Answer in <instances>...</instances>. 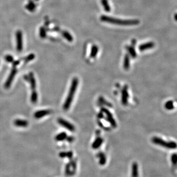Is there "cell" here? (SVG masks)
Masks as SVG:
<instances>
[{"label": "cell", "mask_w": 177, "mask_h": 177, "mask_svg": "<svg viewBox=\"0 0 177 177\" xmlns=\"http://www.w3.org/2000/svg\"><path fill=\"white\" fill-rule=\"evenodd\" d=\"M101 21L113 24H116L122 26H133L138 25L140 21L138 20H121L117 18L107 16L106 15H102L100 17Z\"/></svg>", "instance_id": "1"}, {"label": "cell", "mask_w": 177, "mask_h": 177, "mask_svg": "<svg viewBox=\"0 0 177 177\" xmlns=\"http://www.w3.org/2000/svg\"><path fill=\"white\" fill-rule=\"evenodd\" d=\"M78 85V79L77 77H74L72 80V84L70 87L68 96L66 97V98L63 105V108L64 110H68L70 108V105L73 101L74 96L76 92Z\"/></svg>", "instance_id": "2"}, {"label": "cell", "mask_w": 177, "mask_h": 177, "mask_svg": "<svg viewBox=\"0 0 177 177\" xmlns=\"http://www.w3.org/2000/svg\"><path fill=\"white\" fill-rule=\"evenodd\" d=\"M152 141L154 144L159 145L162 147L169 149H175L177 148V144L174 141L167 142L163 140L162 139L158 137H154L152 138Z\"/></svg>", "instance_id": "3"}, {"label": "cell", "mask_w": 177, "mask_h": 177, "mask_svg": "<svg viewBox=\"0 0 177 177\" xmlns=\"http://www.w3.org/2000/svg\"><path fill=\"white\" fill-rule=\"evenodd\" d=\"M16 40V49L18 52H21L23 50V36L21 30H18L15 34Z\"/></svg>", "instance_id": "4"}, {"label": "cell", "mask_w": 177, "mask_h": 177, "mask_svg": "<svg viewBox=\"0 0 177 177\" xmlns=\"http://www.w3.org/2000/svg\"><path fill=\"white\" fill-rule=\"evenodd\" d=\"M17 72V70L15 67H14L12 70V71L10 74L7 80L6 81L4 84V88H10L12 81L14 80L15 76Z\"/></svg>", "instance_id": "5"}, {"label": "cell", "mask_w": 177, "mask_h": 177, "mask_svg": "<svg viewBox=\"0 0 177 177\" xmlns=\"http://www.w3.org/2000/svg\"><path fill=\"white\" fill-rule=\"evenodd\" d=\"M102 111L103 112V113L105 114L106 116V120H107L111 124L113 128H116L117 126V124L115 120L113 118V117L111 113V112L107 109L103 108L102 109Z\"/></svg>", "instance_id": "6"}, {"label": "cell", "mask_w": 177, "mask_h": 177, "mask_svg": "<svg viewBox=\"0 0 177 177\" xmlns=\"http://www.w3.org/2000/svg\"><path fill=\"white\" fill-rule=\"evenodd\" d=\"M57 122L60 125H61L64 128L68 129L69 131L73 132L75 130V128L74 125L72 124L71 123L69 122L68 121L62 118H59L57 120Z\"/></svg>", "instance_id": "7"}, {"label": "cell", "mask_w": 177, "mask_h": 177, "mask_svg": "<svg viewBox=\"0 0 177 177\" xmlns=\"http://www.w3.org/2000/svg\"><path fill=\"white\" fill-rule=\"evenodd\" d=\"M128 97L129 94L128 92V88L126 85H125L122 92V102L123 105H127L128 103Z\"/></svg>", "instance_id": "8"}, {"label": "cell", "mask_w": 177, "mask_h": 177, "mask_svg": "<svg viewBox=\"0 0 177 177\" xmlns=\"http://www.w3.org/2000/svg\"><path fill=\"white\" fill-rule=\"evenodd\" d=\"M51 113L50 110H42L36 112L34 114V117L37 119L48 115Z\"/></svg>", "instance_id": "9"}, {"label": "cell", "mask_w": 177, "mask_h": 177, "mask_svg": "<svg viewBox=\"0 0 177 177\" xmlns=\"http://www.w3.org/2000/svg\"><path fill=\"white\" fill-rule=\"evenodd\" d=\"M15 126L17 127H21V128H26L28 126V122L26 120L17 119L15 120L14 122Z\"/></svg>", "instance_id": "10"}, {"label": "cell", "mask_w": 177, "mask_h": 177, "mask_svg": "<svg viewBox=\"0 0 177 177\" xmlns=\"http://www.w3.org/2000/svg\"><path fill=\"white\" fill-rule=\"evenodd\" d=\"M155 44L153 42H148L144 44H141L139 46V49L140 51H143L144 50H148L149 49H152L154 47Z\"/></svg>", "instance_id": "11"}, {"label": "cell", "mask_w": 177, "mask_h": 177, "mask_svg": "<svg viewBox=\"0 0 177 177\" xmlns=\"http://www.w3.org/2000/svg\"><path fill=\"white\" fill-rule=\"evenodd\" d=\"M29 83L30 85V88L32 90H36V80L34 76V74L32 72H30L29 74Z\"/></svg>", "instance_id": "12"}, {"label": "cell", "mask_w": 177, "mask_h": 177, "mask_svg": "<svg viewBox=\"0 0 177 177\" xmlns=\"http://www.w3.org/2000/svg\"><path fill=\"white\" fill-rule=\"evenodd\" d=\"M98 50H99V48L98 46H96V45H92L91 48L90 57L92 58H95L98 52Z\"/></svg>", "instance_id": "13"}, {"label": "cell", "mask_w": 177, "mask_h": 177, "mask_svg": "<svg viewBox=\"0 0 177 177\" xmlns=\"http://www.w3.org/2000/svg\"><path fill=\"white\" fill-rule=\"evenodd\" d=\"M102 143H103V139L100 137H98L96 138L95 140V141L93 142L92 144V148L94 149H96L100 147Z\"/></svg>", "instance_id": "14"}, {"label": "cell", "mask_w": 177, "mask_h": 177, "mask_svg": "<svg viewBox=\"0 0 177 177\" xmlns=\"http://www.w3.org/2000/svg\"><path fill=\"white\" fill-rule=\"evenodd\" d=\"M130 67V56L127 54L125 55L124 61V68L126 70H128Z\"/></svg>", "instance_id": "15"}, {"label": "cell", "mask_w": 177, "mask_h": 177, "mask_svg": "<svg viewBox=\"0 0 177 177\" xmlns=\"http://www.w3.org/2000/svg\"><path fill=\"white\" fill-rule=\"evenodd\" d=\"M62 34L63 37H64L68 42H72L74 40V38L66 30H63L62 32Z\"/></svg>", "instance_id": "16"}, {"label": "cell", "mask_w": 177, "mask_h": 177, "mask_svg": "<svg viewBox=\"0 0 177 177\" xmlns=\"http://www.w3.org/2000/svg\"><path fill=\"white\" fill-rule=\"evenodd\" d=\"M132 176H138V165L136 162L133 163L132 165Z\"/></svg>", "instance_id": "17"}, {"label": "cell", "mask_w": 177, "mask_h": 177, "mask_svg": "<svg viewBox=\"0 0 177 177\" xmlns=\"http://www.w3.org/2000/svg\"><path fill=\"white\" fill-rule=\"evenodd\" d=\"M38 99V92L36 90H33L30 96V101L34 104L36 103Z\"/></svg>", "instance_id": "18"}, {"label": "cell", "mask_w": 177, "mask_h": 177, "mask_svg": "<svg viewBox=\"0 0 177 177\" xmlns=\"http://www.w3.org/2000/svg\"><path fill=\"white\" fill-rule=\"evenodd\" d=\"M67 134L65 132H62L57 134L55 137V140L58 141H61L66 139L67 137Z\"/></svg>", "instance_id": "19"}, {"label": "cell", "mask_w": 177, "mask_h": 177, "mask_svg": "<svg viewBox=\"0 0 177 177\" xmlns=\"http://www.w3.org/2000/svg\"><path fill=\"white\" fill-rule=\"evenodd\" d=\"M101 2L103 6L104 10L106 12H109L111 11V7L109 4L108 0H101Z\"/></svg>", "instance_id": "20"}, {"label": "cell", "mask_w": 177, "mask_h": 177, "mask_svg": "<svg viewBox=\"0 0 177 177\" xmlns=\"http://www.w3.org/2000/svg\"><path fill=\"white\" fill-rule=\"evenodd\" d=\"M36 7L35 4L32 0H29L28 4L26 6V8L30 12H33L35 10Z\"/></svg>", "instance_id": "21"}, {"label": "cell", "mask_w": 177, "mask_h": 177, "mask_svg": "<svg viewBox=\"0 0 177 177\" xmlns=\"http://www.w3.org/2000/svg\"><path fill=\"white\" fill-rule=\"evenodd\" d=\"M126 49L128 50V51L129 53L130 54V55H131V56L133 58H135L137 56V54L136 52L135 51V49L134 48L133 46H126Z\"/></svg>", "instance_id": "22"}, {"label": "cell", "mask_w": 177, "mask_h": 177, "mask_svg": "<svg viewBox=\"0 0 177 177\" xmlns=\"http://www.w3.org/2000/svg\"><path fill=\"white\" fill-rule=\"evenodd\" d=\"M98 156L100 158V163L101 165L105 164L106 162V158L103 153L100 152L98 154Z\"/></svg>", "instance_id": "23"}, {"label": "cell", "mask_w": 177, "mask_h": 177, "mask_svg": "<svg viewBox=\"0 0 177 177\" xmlns=\"http://www.w3.org/2000/svg\"><path fill=\"white\" fill-rule=\"evenodd\" d=\"M165 107L166 108V109L169 110H171L173 109L174 108V103L172 101H168L167 102L166 104H165Z\"/></svg>", "instance_id": "24"}, {"label": "cell", "mask_w": 177, "mask_h": 177, "mask_svg": "<svg viewBox=\"0 0 177 177\" xmlns=\"http://www.w3.org/2000/svg\"><path fill=\"white\" fill-rule=\"evenodd\" d=\"M99 102H100V103L104 105H106V106H108V107H112V105L111 103H110V102H108L107 101H106V100L103 98V97H100V98H99Z\"/></svg>", "instance_id": "25"}, {"label": "cell", "mask_w": 177, "mask_h": 177, "mask_svg": "<svg viewBox=\"0 0 177 177\" xmlns=\"http://www.w3.org/2000/svg\"><path fill=\"white\" fill-rule=\"evenodd\" d=\"M40 36L42 38H44L46 36V32L44 27H41L40 29Z\"/></svg>", "instance_id": "26"}, {"label": "cell", "mask_w": 177, "mask_h": 177, "mask_svg": "<svg viewBox=\"0 0 177 177\" xmlns=\"http://www.w3.org/2000/svg\"><path fill=\"white\" fill-rule=\"evenodd\" d=\"M35 58V55L34 54H30L28 56H27L25 59L24 60V62L25 63H27L28 62H29L30 61L33 60Z\"/></svg>", "instance_id": "27"}, {"label": "cell", "mask_w": 177, "mask_h": 177, "mask_svg": "<svg viewBox=\"0 0 177 177\" xmlns=\"http://www.w3.org/2000/svg\"><path fill=\"white\" fill-rule=\"evenodd\" d=\"M171 162L174 165V166H177V154H172L171 156Z\"/></svg>", "instance_id": "28"}, {"label": "cell", "mask_w": 177, "mask_h": 177, "mask_svg": "<svg viewBox=\"0 0 177 177\" xmlns=\"http://www.w3.org/2000/svg\"><path fill=\"white\" fill-rule=\"evenodd\" d=\"M4 59H5V60L8 62L12 63V62L14 61V57L10 55H7L6 56H5Z\"/></svg>", "instance_id": "29"}, {"label": "cell", "mask_w": 177, "mask_h": 177, "mask_svg": "<svg viewBox=\"0 0 177 177\" xmlns=\"http://www.w3.org/2000/svg\"><path fill=\"white\" fill-rule=\"evenodd\" d=\"M70 164H67L66 166V170H65V172L66 174L68 175L70 174Z\"/></svg>", "instance_id": "30"}, {"label": "cell", "mask_w": 177, "mask_h": 177, "mask_svg": "<svg viewBox=\"0 0 177 177\" xmlns=\"http://www.w3.org/2000/svg\"><path fill=\"white\" fill-rule=\"evenodd\" d=\"M66 155H67V152H60L59 154V156L60 158H65L66 157Z\"/></svg>", "instance_id": "31"}, {"label": "cell", "mask_w": 177, "mask_h": 177, "mask_svg": "<svg viewBox=\"0 0 177 177\" xmlns=\"http://www.w3.org/2000/svg\"><path fill=\"white\" fill-rule=\"evenodd\" d=\"M67 152V155H66V157L69 158H71L73 156V153L72 152Z\"/></svg>", "instance_id": "32"}, {"label": "cell", "mask_w": 177, "mask_h": 177, "mask_svg": "<svg viewBox=\"0 0 177 177\" xmlns=\"http://www.w3.org/2000/svg\"><path fill=\"white\" fill-rule=\"evenodd\" d=\"M20 63V62L19 60H16V61H14L12 62V66L13 67H16L17 66H18Z\"/></svg>", "instance_id": "33"}, {"label": "cell", "mask_w": 177, "mask_h": 177, "mask_svg": "<svg viewBox=\"0 0 177 177\" xmlns=\"http://www.w3.org/2000/svg\"><path fill=\"white\" fill-rule=\"evenodd\" d=\"M24 79L27 81V82H29L30 78L29 76V75H25L24 76Z\"/></svg>", "instance_id": "34"}, {"label": "cell", "mask_w": 177, "mask_h": 177, "mask_svg": "<svg viewBox=\"0 0 177 177\" xmlns=\"http://www.w3.org/2000/svg\"><path fill=\"white\" fill-rule=\"evenodd\" d=\"M67 139V140L69 142H72L73 140H74V138L73 137H68L66 138Z\"/></svg>", "instance_id": "35"}, {"label": "cell", "mask_w": 177, "mask_h": 177, "mask_svg": "<svg viewBox=\"0 0 177 177\" xmlns=\"http://www.w3.org/2000/svg\"><path fill=\"white\" fill-rule=\"evenodd\" d=\"M136 44V40L135 39H133L132 40V45L133 46H135Z\"/></svg>", "instance_id": "36"}, {"label": "cell", "mask_w": 177, "mask_h": 177, "mask_svg": "<svg viewBox=\"0 0 177 177\" xmlns=\"http://www.w3.org/2000/svg\"><path fill=\"white\" fill-rule=\"evenodd\" d=\"M174 19H175V21H177V14H176L174 15Z\"/></svg>", "instance_id": "37"}, {"label": "cell", "mask_w": 177, "mask_h": 177, "mask_svg": "<svg viewBox=\"0 0 177 177\" xmlns=\"http://www.w3.org/2000/svg\"></svg>", "instance_id": "38"}]
</instances>
